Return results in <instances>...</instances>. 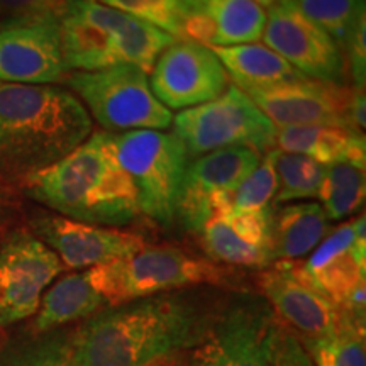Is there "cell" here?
<instances>
[{
  "label": "cell",
  "instance_id": "cell-34",
  "mask_svg": "<svg viewBox=\"0 0 366 366\" xmlns=\"http://www.w3.org/2000/svg\"><path fill=\"white\" fill-rule=\"evenodd\" d=\"M273 366H315L299 337L290 329L282 326L274 351Z\"/></svg>",
  "mask_w": 366,
  "mask_h": 366
},
{
  "label": "cell",
  "instance_id": "cell-30",
  "mask_svg": "<svg viewBox=\"0 0 366 366\" xmlns=\"http://www.w3.org/2000/svg\"><path fill=\"white\" fill-rule=\"evenodd\" d=\"M278 190V177L274 172L273 154L268 151L259 159L258 167L231 192V209L267 210Z\"/></svg>",
  "mask_w": 366,
  "mask_h": 366
},
{
  "label": "cell",
  "instance_id": "cell-9",
  "mask_svg": "<svg viewBox=\"0 0 366 366\" xmlns=\"http://www.w3.org/2000/svg\"><path fill=\"white\" fill-rule=\"evenodd\" d=\"M280 331L268 304L237 302L212 317L189 366H273Z\"/></svg>",
  "mask_w": 366,
  "mask_h": 366
},
{
  "label": "cell",
  "instance_id": "cell-23",
  "mask_svg": "<svg viewBox=\"0 0 366 366\" xmlns=\"http://www.w3.org/2000/svg\"><path fill=\"white\" fill-rule=\"evenodd\" d=\"M212 51L239 89L272 86L304 76L264 44H236L212 48Z\"/></svg>",
  "mask_w": 366,
  "mask_h": 366
},
{
  "label": "cell",
  "instance_id": "cell-2",
  "mask_svg": "<svg viewBox=\"0 0 366 366\" xmlns=\"http://www.w3.org/2000/svg\"><path fill=\"white\" fill-rule=\"evenodd\" d=\"M92 132L85 105L61 86L0 81V175L22 182L58 163Z\"/></svg>",
  "mask_w": 366,
  "mask_h": 366
},
{
  "label": "cell",
  "instance_id": "cell-7",
  "mask_svg": "<svg viewBox=\"0 0 366 366\" xmlns=\"http://www.w3.org/2000/svg\"><path fill=\"white\" fill-rule=\"evenodd\" d=\"M63 81L107 131L119 134L141 129L162 131L173 122L170 109L151 92L148 73L134 65L70 71Z\"/></svg>",
  "mask_w": 366,
  "mask_h": 366
},
{
  "label": "cell",
  "instance_id": "cell-22",
  "mask_svg": "<svg viewBox=\"0 0 366 366\" xmlns=\"http://www.w3.org/2000/svg\"><path fill=\"white\" fill-rule=\"evenodd\" d=\"M329 231V221L320 204L285 205L272 216V256L294 262L319 246Z\"/></svg>",
  "mask_w": 366,
  "mask_h": 366
},
{
  "label": "cell",
  "instance_id": "cell-10",
  "mask_svg": "<svg viewBox=\"0 0 366 366\" xmlns=\"http://www.w3.org/2000/svg\"><path fill=\"white\" fill-rule=\"evenodd\" d=\"M365 214L342 224L319 242L307 262H299L305 278L341 312L365 322L366 236Z\"/></svg>",
  "mask_w": 366,
  "mask_h": 366
},
{
  "label": "cell",
  "instance_id": "cell-35",
  "mask_svg": "<svg viewBox=\"0 0 366 366\" xmlns=\"http://www.w3.org/2000/svg\"><path fill=\"white\" fill-rule=\"evenodd\" d=\"M254 2L258 4V6H262L263 9H264V7L268 9V7H272L274 2H278V0H254Z\"/></svg>",
  "mask_w": 366,
  "mask_h": 366
},
{
  "label": "cell",
  "instance_id": "cell-13",
  "mask_svg": "<svg viewBox=\"0 0 366 366\" xmlns=\"http://www.w3.org/2000/svg\"><path fill=\"white\" fill-rule=\"evenodd\" d=\"M262 38L272 51L310 80L341 84L345 79L340 46L292 0H278L268 7Z\"/></svg>",
  "mask_w": 366,
  "mask_h": 366
},
{
  "label": "cell",
  "instance_id": "cell-3",
  "mask_svg": "<svg viewBox=\"0 0 366 366\" xmlns=\"http://www.w3.org/2000/svg\"><path fill=\"white\" fill-rule=\"evenodd\" d=\"M22 190L58 216L94 226L136 219V190L117 159L111 132H95L58 163L26 177Z\"/></svg>",
  "mask_w": 366,
  "mask_h": 366
},
{
  "label": "cell",
  "instance_id": "cell-12",
  "mask_svg": "<svg viewBox=\"0 0 366 366\" xmlns=\"http://www.w3.org/2000/svg\"><path fill=\"white\" fill-rule=\"evenodd\" d=\"M149 86L164 107L185 111L222 95L229 75L212 48L177 39L154 61Z\"/></svg>",
  "mask_w": 366,
  "mask_h": 366
},
{
  "label": "cell",
  "instance_id": "cell-17",
  "mask_svg": "<svg viewBox=\"0 0 366 366\" xmlns=\"http://www.w3.org/2000/svg\"><path fill=\"white\" fill-rule=\"evenodd\" d=\"M31 232L56 253L63 267L71 269L99 267L146 248L143 237L134 232L71 221L58 214L34 217Z\"/></svg>",
  "mask_w": 366,
  "mask_h": 366
},
{
  "label": "cell",
  "instance_id": "cell-4",
  "mask_svg": "<svg viewBox=\"0 0 366 366\" xmlns=\"http://www.w3.org/2000/svg\"><path fill=\"white\" fill-rule=\"evenodd\" d=\"M59 26L68 71L134 65L151 73L159 53L177 41L158 27L99 0H68Z\"/></svg>",
  "mask_w": 366,
  "mask_h": 366
},
{
  "label": "cell",
  "instance_id": "cell-33",
  "mask_svg": "<svg viewBox=\"0 0 366 366\" xmlns=\"http://www.w3.org/2000/svg\"><path fill=\"white\" fill-rule=\"evenodd\" d=\"M68 0H0V26L61 17Z\"/></svg>",
  "mask_w": 366,
  "mask_h": 366
},
{
  "label": "cell",
  "instance_id": "cell-11",
  "mask_svg": "<svg viewBox=\"0 0 366 366\" xmlns=\"http://www.w3.org/2000/svg\"><path fill=\"white\" fill-rule=\"evenodd\" d=\"M63 268L56 253L31 231L9 232L0 241V331L36 315Z\"/></svg>",
  "mask_w": 366,
  "mask_h": 366
},
{
  "label": "cell",
  "instance_id": "cell-25",
  "mask_svg": "<svg viewBox=\"0 0 366 366\" xmlns=\"http://www.w3.org/2000/svg\"><path fill=\"white\" fill-rule=\"evenodd\" d=\"M300 342L315 366H366L365 322L346 314L336 332Z\"/></svg>",
  "mask_w": 366,
  "mask_h": 366
},
{
  "label": "cell",
  "instance_id": "cell-8",
  "mask_svg": "<svg viewBox=\"0 0 366 366\" xmlns=\"http://www.w3.org/2000/svg\"><path fill=\"white\" fill-rule=\"evenodd\" d=\"M172 126L189 158L227 148H251L263 157L277 139L273 122L236 84H229L217 99L182 111Z\"/></svg>",
  "mask_w": 366,
  "mask_h": 366
},
{
  "label": "cell",
  "instance_id": "cell-32",
  "mask_svg": "<svg viewBox=\"0 0 366 366\" xmlns=\"http://www.w3.org/2000/svg\"><path fill=\"white\" fill-rule=\"evenodd\" d=\"M345 68L350 71L356 90H365L366 84V11L351 24L341 44Z\"/></svg>",
  "mask_w": 366,
  "mask_h": 366
},
{
  "label": "cell",
  "instance_id": "cell-27",
  "mask_svg": "<svg viewBox=\"0 0 366 366\" xmlns=\"http://www.w3.org/2000/svg\"><path fill=\"white\" fill-rule=\"evenodd\" d=\"M0 366H70L68 329L31 332L0 346Z\"/></svg>",
  "mask_w": 366,
  "mask_h": 366
},
{
  "label": "cell",
  "instance_id": "cell-1",
  "mask_svg": "<svg viewBox=\"0 0 366 366\" xmlns=\"http://www.w3.org/2000/svg\"><path fill=\"white\" fill-rule=\"evenodd\" d=\"M212 317L180 294L107 307L68 329L70 366H159L204 341Z\"/></svg>",
  "mask_w": 366,
  "mask_h": 366
},
{
  "label": "cell",
  "instance_id": "cell-29",
  "mask_svg": "<svg viewBox=\"0 0 366 366\" xmlns=\"http://www.w3.org/2000/svg\"><path fill=\"white\" fill-rule=\"evenodd\" d=\"M299 11L322 27L340 46L356 17L365 12V0H292Z\"/></svg>",
  "mask_w": 366,
  "mask_h": 366
},
{
  "label": "cell",
  "instance_id": "cell-16",
  "mask_svg": "<svg viewBox=\"0 0 366 366\" xmlns=\"http://www.w3.org/2000/svg\"><path fill=\"white\" fill-rule=\"evenodd\" d=\"M68 73L59 17L0 26V81L53 85Z\"/></svg>",
  "mask_w": 366,
  "mask_h": 366
},
{
  "label": "cell",
  "instance_id": "cell-26",
  "mask_svg": "<svg viewBox=\"0 0 366 366\" xmlns=\"http://www.w3.org/2000/svg\"><path fill=\"white\" fill-rule=\"evenodd\" d=\"M199 234L204 251L214 263L267 268L273 262L268 249L251 244L249 241L241 237L222 216L210 217Z\"/></svg>",
  "mask_w": 366,
  "mask_h": 366
},
{
  "label": "cell",
  "instance_id": "cell-5",
  "mask_svg": "<svg viewBox=\"0 0 366 366\" xmlns=\"http://www.w3.org/2000/svg\"><path fill=\"white\" fill-rule=\"evenodd\" d=\"M85 272L109 307L202 283L224 285L227 282V272L217 263L192 256L175 246H146L127 258Z\"/></svg>",
  "mask_w": 366,
  "mask_h": 366
},
{
  "label": "cell",
  "instance_id": "cell-28",
  "mask_svg": "<svg viewBox=\"0 0 366 366\" xmlns=\"http://www.w3.org/2000/svg\"><path fill=\"white\" fill-rule=\"evenodd\" d=\"M272 154L278 177V190L273 202L285 204L314 199L319 195V189L326 175V167L307 157L283 153L280 149H272Z\"/></svg>",
  "mask_w": 366,
  "mask_h": 366
},
{
  "label": "cell",
  "instance_id": "cell-38",
  "mask_svg": "<svg viewBox=\"0 0 366 366\" xmlns=\"http://www.w3.org/2000/svg\"><path fill=\"white\" fill-rule=\"evenodd\" d=\"M172 363H164V365H159V366H170Z\"/></svg>",
  "mask_w": 366,
  "mask_h": 366
},
{
  "label": "cell",
  "instance_id": "cell-19",
  "mask_svg": "<svg viewBox=\"0 0 366 366\" xmlns=\"http://www.w3.org/2000/svg\"><path fill=\"white\" fill-rule=\"evenodd\" d=\"M267 11L254 0H185L182 38L209 48L262 39Z\"/></svg>",
  "mask_w": 366,
  "mask_h": 366
},
{
  "label": "cell",
  "instance_id": "cell-31",
  "mask_svg": "<svg viewBox=\"0 0 366 366\" xmlns=\"http://www.w3.org/2000/svg\"><path fill=\"white\" fill-rule=\"evenodd\" d=\"M99 2L136 17L146 24L158 27L175 39L182 38L185 0H99Z\"/></svg>",
  "mask_w": 366,
  "mask_h": 366
},
{
  "label": "cell",
  "instance_id": "cell-18",
  "mask_svg": "<svg viewBox=\"0 0 366 366\" xmlns=\"http://www.w3.org/2000/svg\"><path fill=\"white\" fill-rule=\"evenodd\" d=\"M262 154L251 148H227L187 164L177 205V219L199 234L209 221V199L216 192H232L258 167Z\"/></svg>",
  "mask_w": 366,
  "mask_h": 366
},
{
  "label": "cell",
  "instance_id": "cell-37",
  "mask_svg": "<svg viewBox=\"0 0 366 366\" xmlns=\"http://www.w3.org/2000/svg\"><path fill=\"white\" fill-rule=\"evenodd\" d=\"M0 210H2V199H0ZM0 214H2V212H0Z\"/></svg>",
  "mask_w": 366,
  "mask_h": 366
},
{
  "label": "cell",
  "instance_id": "cell-21",
  "mask_svg": "<svg viewBox=\"0 0 366 366\" xmlns=\"http://www.w3.org/2000/svg\"><path fill=\"white\" fill-rule=\"evenodd\" d=\"M107 307L102 295L92 287L86 272L66 274L44 292L31 332L61 329L70 322L89 319Z\"/></svg>",
  "mask_w": 366,
  "mask_h": 366
},
{
  "label": "cell",
  "instance_id": "cell-36",
  "mask_svg": "<svg viewBox=\"0 0 366 366\" xmlns=\"http://www.w3.org/2000/svg\"><path fill=\"white\" fill-rule=\"evenodd\" d=\"M4 345V337H2V331H0V346Z\"/></svg>",
  "mask_w": 366,
  "mask_h": 366
},
{
  "label": "cell",
  "instance_id": "cell-6",
  "mask_svg": "<svg viewBox=\"0 0 366 366\" xmlns=\"http://www.w3.org/2000/svg\"><path fill=\"white\" fill-rule=\"evenodd\" d=\"M117 159L136 190L137 209L154 222L170 227L189 157L185 146L170 132L141 129L112 134Z\"/></svg>",
  "mask_w": 366,
  "mask_h": 366
},
{
  "label": "cell",
  "instance_id": "cell-14",
  "mask_svg": "<svg viewBox=\"0 0 366 366\" xmlns=\"http://www.w3.org/2000/svg\"><path fill=\"white\" fill-rule=\"evenodd\" d=\"M241 90L249 95L277 129L292 126H336L355 132L350 121L355 89L347 90L340 84L302 76L285 84Z\"/></svg>",
  "mask_w": 366,
  "mask_h": 366
},
{
  "label": "cell",
  "instance_id": "cell-20",
  "mask_svg": "<svg viewBox=\"0 0 366 366\" xmlns=\"http://www.w3.org/2000/svg\"><path fill=\"white\" fill-rule=\"evenodd\" d=\"M274 144L283 153L307 157L322 167L355 163L365 168V136L336 126H292L277 129Z\"/></svg>",
  "mask_w": 366,
  "mask_h": 366
},
{
  "label": "cell",
  "instance_id": "cell-24",
  "mask_svg": "<svg viewBox=\"0 0 366 366\" xmlns=\"http://www.w3.org/2000/svg\"><path fill=\"white\" fill-rule=\"evenodd\" d=\"M365 168L342 162L326 167L317 197L327 221H341L358 212L365 202Z\"/></svg>",
  "mask_w": 366,
  "mask_h": 366
},
{
  "label": "cell",
  "instance_id": "cell-15",
  "mask_svg": "<svg viewBox=\"0 0 366 366\" xmlns=\"http://www.w3.org/2000/svg\"><path fill=\"white\" fill-rule=\"evenodd\" d=\"M258 287L274 317L297 337H322L341 326L342 312L305 278L297 259L264 268Z\"/></svg>",
  "mask_w": 366,
  "mask_h": 366
}]
</instances>
